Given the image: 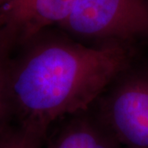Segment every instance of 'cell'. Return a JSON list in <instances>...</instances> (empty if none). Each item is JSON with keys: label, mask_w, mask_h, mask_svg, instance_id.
Wrapping results in <instances>:
<instances>
[{"label": "cell", "mask_w": 148, "mask_h": 148, "mask_svg": "<svg viewBox=\"0 0 148 148\" xmlns=\"http://www.w3.org/2000/svg\"><path fill=\"white\" fill-rule=\"evenodd\" d=\"M7 1H8V0H0V8H1V7H2L3 5V4L5 3Z\"/></svg>", "instance_id": "ba28073f"}, {"label": "cell", "mask_w": 148, "mask_h": 148, "mask_svg": "<svg viewBox=\"0 0 148 148\" xmlns=\"http://www.w3.org/2000/svg\"><path fill=\"white\" fill-rule=\"evenodd\" d=\"M5 58L4 53L0 49V131L8 123H9L8 120L11 119L5 90V78H4Z\"/></svg>", "instance_id": "52a82bcc"}, {"label": "cell", "mask_w": 148, "mask_h": 148, "mask_svg": "<svg viewBox=\"0 0 148 148\" xmlns=\"http://www.w3.org/2000/svg\"><path fill=\"white\" fill-rule=\"evenodd\" d=\"M46 135L19 123H8L0 131V148H43Z\"/></svg>", "instance_id": "8992f818"}, {"label": "cell", "mask_w": 148, "mask_h": 148, "mask_svg": "<svg viewBox=\"0 0 148 148\" xmlns=\"http://www.w3.org/2000/svg\"><path fill=\"white\" fill-rule=\"evenodd\" d=\"M58 27L87 45L141 50L148 44V0H76Z\"/></svg>", "instance_id": "7a4b0ae2"}, {"label": "cell", "mask_w": 148, "mask_h": 148, "mask_svg": "<svg viewBox=\"0 0 148 148\" xmlns=\"http://www.w3.org/2000/svg\"><path fill=\"white\" fill-rule=\"evenodd\" d=\"M43 148L123 147L90 107L54 123Z\"/></svg>", "instance_id": "5b68a950"}, {"label": "cell", "mask_w": 148, "mask_h": 148, "mask_svg": "<svg viewBox=\"0 0 148 148\" xmlns=\"http://www.w3.org/2000/svg\"><path fill=\"white\" fill-rule=\"evenodd\" d=\"M141 50L92 45L45 31L5 58L10 116L47 135L64 117L88 110Z\"/></svg>", "instance_id": "6da1fadb"}, {"label": "cell", "mask_w": 148, "mask_h": 148, "mask_svg": "<svg viewBox=\"0 0 148 148\" xmlns=\"http://www.w3.org/2000/svg\"><path fill=\"white\" fill-rule=\"evenodd\" d=\"M123 148H148V58L137 54L90 106Z\"/></svg>", "instance_id": "3957f363"}, {"label": "cell", "mask_w": 148, "mask_h": 148, "mask_svg": "<svg viewBox=\"0 0 148 148\" xmlns=\"http://www.w3.org/2000/svg\"><path fill=\"white\" fill-rule=\"evenodd\" d=\"M76 0H8L0 8V49L6 57L33 38L60 26Z\"/></svg>", "instance_id": "277c9868"}]
</instances>
